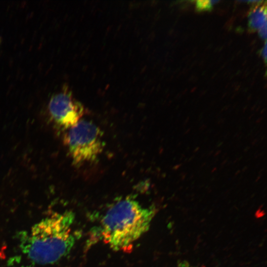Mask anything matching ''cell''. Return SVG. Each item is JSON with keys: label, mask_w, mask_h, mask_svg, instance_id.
Listing matches in <instances>:
<instances>
[{"label": "cell", "mask_w": 267, "mask_h": 267, "mask_svg": "<svg viewBox=\"0 0 267 267\" xmlns=\"http://www.w3.org/2000/svg\"><path fill=\"white\" fill-rule=\"evenodd\" d=\"M156 211L132 196L120 198L109 206L94 233L113 250H129L148 230Z\"/></svg>", "instance_id": "1"}, {"label": "cell", "mask_w": 267, "mask_h": 267, "mask_svg": "<svg viewBox=\"0 0 267 267\" xmlns=\"http://www.w3.org/2000/svg\"><path fill=\"white\" fill-rule=\"evenodd\" d=\"M75 219L71 211L55 213L35 224L28 233L21 236L20 246L34 262L42 265L56 262L73 247L75 235L71 225Z\"/></svg>", "instance_id": "2"}, {"label": "cell", "mask_w": 267, "mask_h": 267, "mask_svg": "<svg viewBox=\"0 0 267 267\" xmlns=\"http://www.w3.org/2000/svg\"><path fill=\"white\" fill-rule=\"evenodd\" d=\"M66 131L63 142L75 165L97 160L105 146L103 134L98 127L90 121L81 119Z\"/></svg>", "instance_id": "3"}, {"label": "cell", "mask_w": 267, "mask_h": 267, "mask_svg": "<svg viewBox=\"0 0 267 267\" xmlns=\"http://www.w3.org/2000/svg\"><path fill=\"white\" fill-rule=\"evenodd\" d=\"M48 111L54 124L60 129L67 130L81 119L85 109L82 103L74 98L72 92L65 88L51 97Z\"/></svg>", "instance_id": "4"}, {"label": "cell", "mask_w": 267, "mask_h": 267, "mask_svg": "<svg viewBox=\"0 0 267 267\" xmlns=\"http://www.w3.org/2000/svg\"><path fill=\"white\" fill-rule=\"evenodd\" d=\"M248 14V27L250 31L258 30L267 24V1L253 0Z\"/></svg>", "instance_id": "5"}, {"label": "cell", "mask_w": 267, "mask_h": 267, "mask_svg": "<svg viewBox=\"0 0 267 267\" xmlns=\"http://www.w3.org/2000/svg\"><path fill=\"white\" fill-rule=\"evenodd\" d=\"M219 0H197L196 2V10L198 11L211 10L214 4Z\"/></svg>", "instance_id": "6"}, {"label": "cell", "mask_w": 267, "mask_h": 267, "mask_svg": "<svg viewBox=\"0 0 267 267\" xmlns=\"http://www.w3.org/2000/svg\"><path fill=\"white\" fill-rule=\"evenodd\" d=\"M259 36L263 40L266 41L267 39V24L263 25L258 30Z\"/></svg>", "instance_id": "7"}, {"label": "cell", "mask_w": 267, "mask_h": 267, "mask_svg": "<svg viewBox=\"0 0 267 267\" xmlns=\"http://www.w3.org/2000/svg\"><path fill=\"white\" fill-rule=\"evenodd\" d=\"M260 54L263 57L265 63L267 61V42L266 41L265 43L264 46L260 50Z\"/></svg>", "instance_id": "8"}, {"label": "cell", "mask_w": 267, "mask_h": 267, "mask_svg": "<svg viewBox=\"0 0 267 267\" xmlns=\"http://www.w3.org/2000/svg\"><path fill=\"white\" fill-rule=\"evenodd\" d=\"M31 267L27 266V267Z\"/></svg>", "instance_id": "9"}]
</instances>
